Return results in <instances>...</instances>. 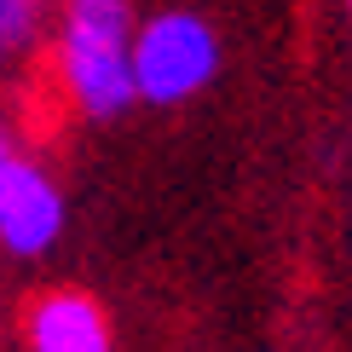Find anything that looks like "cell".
Returning <instances> with one entry per match:
<instances>
[{
  "mask_svg": "<svg viewBox=\"0 0 352 352\" xmlns=\"http://www.w3.org/2000/svg\"><path fill=\"white\" fill-rule=\"evenodd\" d=\"M64 87L87 116H122L133 104V12L127 0L64 6Z\"/></svg>",
  "mask_w": 352,
  "mask_h": 352,
  "instance_id": "obj_1",
  "label": "cell"
},
{
  "mask_svg": "<svg viewBox=\"0 0 352 352\" xmlns=\"http://www.w3.org/2000/svg\"><path fill=\"white\" fill-rule=\"evenodd\" d=\"M219 41L197 12H162L133 29V93L151 104H185L214 81Z\"/></svg>",
  "mask_w": 352,
  "mask_h": 352,
  "instance_id": "obj_2",
  "label": "cell"
},
{
  "mask_svg": "<svg viewBox=\"0 0 352 352\" xmlns=\"http://www.w3.org/2000/svg\"><path fill=\"white\" fill-rule=\"evenodd\" d=\"M64 231V197L0 127V248L47 254Z\"/></svg>",
  "mask_w": 352,
  "mask_h": 352,
  "instance_id": "obj_3",
  "label": "cell"
},
{
  "mask_svg": "<svg viewBox=\"0 0 352 352\" xmlns=\"http://www.w3.org/2000/svg\"><path fill=\"white\" fill-rule=\"evenodd\" d=\"M29 346L35 352H110V324L87 295L64 289L29 312Z\"/></svg>",
  "mask_w": 352,
  "mask_h": 352,
  "instance_id": "obj_4",
  "label": "cell"
},
{
  "mask_svg": "<svg viewBox=\"0 0 352 352\" xmlns=\"http://www.w3.org/2000/svg\"><path fill=\"white\" fill-rule=\"evenodd\" d=\"M41 29V0H0V64L18 58Z\"/></svg>",
  "mask_w": 352,
  "mask_h": 352,
  "instance_id": "obj_5",
  "label": "cell"
},
{
  "mask_svg": "<svg viewBox=\"0 0 352 352\" xmlns=\"http://www.w3.org/2000/svg\"><path fill=\"white\" fill-rule=\"evenodd\" d=\"M346 6H352V0H346Z\"/></svg>",
  "mask_w": 352,
  "mask_h": 352,
  "instance_id": "obj_6",
  "label": "cell"
}]
</instances>
